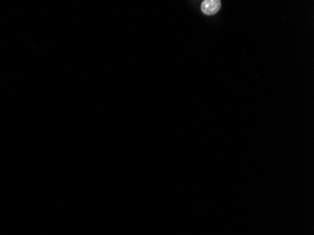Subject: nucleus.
I'll list each match as a JSON object with an SVG mask.
<instances>
[{
  "mask_svg": "<svg viewBox=\"0 0 314 235\" xmlns=\"http://www.w3.org/2000/svg\"><path fill=\"white\" fill-rule=\"evenodd\" d=\"M221 2L218 0H205L201 4V11L206 15H214L220 10Z\"/></svg>",
  "mask_w": 314,
  "mask_h": 235,
  "instance_id": "nucleus-1",
  "label": "nucleus"
}]
</instances>
